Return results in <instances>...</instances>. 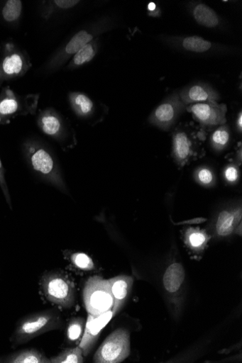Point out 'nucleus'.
<instances>
[{"label":"nucleus","mask_w":242,"mask_h":363,"mask_svg":"<svg viewBox=\"0 0 242 363\" xmlns=\"http://www.w3.org/2000/svg\"><path fill=\"white\" fill-rule=\"evenodd\" d=\"M21 151L34 177L61 193L69 194L57 155L45 141L38 137L28 138L23 142Z\"/></svg>","instance_id":"f257e3e1"},{"label":"nucleus","mask_w":242,"mask_h":363,"mask_svg":"<svg viewBox=\"0 0 242 363\" xmlns=\"http://www.w3.org/2000/svg\"><path fill=\"white\" fill-rule=\"evenodd\" d=\"M115 27L116 22L111 16H102L89 23L57 48L43 65L40 72L46 76L62 69L82 48Z\"/></svg>","instance_id":"f03ea898"},{"label":"nucleus","mask_w":242,"mask_h":363,"mask_svg":"<svg viewBox=\"0 0 242 363\" xmlns=\"http://www.w3.org/2000/svg\"><path fill=\"white\" fill-rule=\"evenodd\" d=\"M62 313L48 309L27 315L19 319L10 337L11 348L16 349L33 339L65 327Z\"/></svg>","instance_id":"7ed1b4c3"},{"label":"nucleus","mask_w":242,"mask_h":363,"mask_svg":"<svg viewBox=\"0 0 242 363\" xmlns=\"http://www.w3.org/2000/svg\"><path fill=\"white\" fill-rule=\"evenodd\" d=\"M207 132L194 123H182L172 132V155L180 168L205 155Z\"/></svg>","instance_id":"20e7f679"},{"label":"nucleus","mask_w":242,"mask_h":363,"mask_svg":"<svg viewBox=\"0 0 242 363\" xmlns=\"http://www.w3.org/2000/svg\"><path fill=\"white\" fill-rule=\"evenodd\" d=\"M40 291L48 303L61 309H71L77 303L75 281L62 269L45 271L40 277Z\"/></svg>","instance_id":"39448f33"},{"label":"nucleus","mask_w":242,"mask_h":363,"mask_svg":"<svg viewBox=\"0 0 242 363\" xmlns=\"http://www.w3.org/2000/svg\"><path fill=\"white\" fill-rule=\"evenodd\" d=\"M36 123L42 133L56 143L63 152L77 146L76 130L70 121L55 108L48 107L38 110Z\"/></svg>","instance_id":"423d86ee"},{"label":"nucleus","mask_w":242,"mask_h":363,"mask_svg":"<svg viewBox=\"0 0 242 363\" xmlns=\"http://www.w3.org/2000/svg\"><path fill=\"white\" fill-rule=\"evenodd\" d=\"M40 94H19L7 86L0 91V126L10 124L19 116H35Z\"/></svg>","instance_id":"0eeeda50"},{"label":"nucleus","mask_w":242,"mask_h":363,"mask_svg":"<svg viewBox=\"0 0 242 363\" xmlns=\"http://www.w3.org/2000/svg\"><path fill=\"white\" fill-rule=\"evenodd\" d=\"M32 68L28 53L15 43L6 42L0 55V87L6 82L25 76Z\"/></svg>","instance_id":"6e6552de"},{"label":"nucleus","mask_w":242,"mask_h":363,"mask_svg":"<svg viewBox=\"0 0 242 363\" xmlns=\"http://www.w3.org/2000/svg\"><path fill=\"white\" fill-rule=\"evenodd\" d=\"M83 301L88 314L93 316L112 311L114 300L109 281L98 276L90 277L84 285Z\"/></svg>","instance_id":"1a4fd4ad"},{"label":"nucleus","mask_w":242,"mask_h":363,"mask_svg":"<svg viewBox=\"0 0 242 363\" xmlns=\"http://www.w3.org/2000/svg\"><path fill=\"white\" fill-rule=\"evenodd\" d=\"M130 334L124 328H118L102 342L94 356L96 363H120L130 354Z\"/></svg>","instance_id":"9d476101"},{"label":"nucleus","mask_w":242,"mask_h":363,"mask_svg":"<svg viewBox=\"0 0 242 363\" xmlns=\"http://www.w3.org/2000/svg\"><path fill=\"white\" fill-rule=\"evenodd\" d=\"M67 101L75 115L92 125L101 122L109 111L106 106L97 104L88 94L82 91H69Z\"/></svg>","instance_id":"9b49d317"},{"label":"nucleus","mask_w":242,"mask_h":363,"mask_svg":"<svg viewBox=\"0 0 242 363\" xmlns=\"http://www.w3.org/2000/svg\"><path fill=\"white\" fill-rule=\"evenodd\" d=\"M186 110L191 113L204 130H211L226 123L227 107L218 102H207L187 106Z\"/></svg>","instance_id":"f8f14e48"},{"label":"nucleus","mask_w":242,"mask_h":363,"mask_svg":"<svg viewBox=\"0 0 242 363\" xmlns=\"http://www.w3.org/2000/svg\"><path fill=\"white\" fill-rule=\"evenodd\" d=\"M179 93L167 96L158 106L149 117V122L163 130L170 129L180 116L186 110Z\"/></svg>","instance_id":"ddd939ff"},{"label":"nucleus","mask_w":242,"mask_h":363,"mask_svg":"<svg viewBox=\"0 0 242 363\" xmlns=\"http://www.w3.org/2000/svg\"><path fill=\"white\" fill-rule=\"evenodd\" d=\"M165 42L179 50L192 54L210 55L229 50L221 45L205 40L198 36L169 37L165 39Z\"/></svg>","instance_id":"4468645a"},{"label":"nucleus","mask_w":242,"mask_h":363,"mask_svg":"<svg viewBox=\"0 0 242 363\" xmlns=\"http://www.w3.org/2000/svg\"><path fill=\"white\" fill-rule=\"evenodd\" d=\"M114 317L112 311L98 317L88 314L84 332L78 345L83 351L84 356H87L97 343L102 329L106 326Z\"/></svg>","instance_id":"2eb2a0df"},{"label":"nucleus","mask_w":242,"mask_h":363,"mask_svg":"<svg viewBox=\"0 0 242 363\" xmlns=\"http://www.w3.org/2000/svg\"><path fill=\"white\" fill-rule=\"evenodd\" d=\"M183 104L187 106L192 104L207 102H219L220 94L211 85L197 82L184 88L180 93Z\"/></svg>","instance_id":"dca6fc26"},{"label":"nucleus","mask_w":242,"mask_h":363,"mask_svg":"<svg viewBox=\"0 0 242 363\" xmlns=\"http://www.w3.org/2000/svg\"><path fill=\"white\" fill-rule=\"evenodd\" d=\"M109 281L114 300V305L112 309L114 317L126 304L132 289L133 279L128 276H119Z\"/></svg>","instance_id":"f3484780"},{"label":"nucleus","mask_w":242,"mask_h":363,"mask_svg":"<svg viewBox=\"0 0 242 363\" xmlns=\"http://www.w3.org/2000/svg\"><path fill=\"white\" fill-rule=\"evenodd\" d=\"M192 18L200 26L207 28H220L223 21L211 7L203 3H192L189 6Z\"/></svg>","instance_id":"a211bd4d"},{"label":"nucleus","mask_w":242,"mask_h":363,"mask_svg":"<svg viewBox=\"0 0 242 363\" xmlns=\"http://www.w3.org/2000/svg\"><path fill=\"white\" fill-rule=\"evenodd\" d=\"M80 3L79 0H43L39 4V14L43 21L48 22L70 11Z\"/></svg>","instance_id":"6ab92c4d"},{"label":"nucleus","mask_w":242,"mask_h":363,"mask_svg":"<svg viewBox=\"0 0 242 363\" xmlns=\"http://www.w3.org/2000/svg\"><path fill=\"white\" fill-rule=\"evenodd\" d=\"M99 45V38L94 39L78 51L72 59L67 62L63 69L66 72H74L90 62L97 55Z\"/></svg>","instance_id":"aec40b11"},{"label":"nucleus","mask_w":242,"mask_h":363,"mask_svg":"<svg viewBox=\"0 0 242 363\" xmlns=\"http://www.w3.org/2000/svg\"><path fill=\"white\" fill-rule=\"evenodd\" d=\"M62 254L72 270L83 272L95 270L96 266L93 259L85 252L65 250L62 251Z\"/></svg>","instance_id":"412c9836"},{"label":"nucleus","mask_w":242,"mask_h":363,"mask_svg":"<svg viewBox=\"0 0 242 363\" xmlns=\"http://www.w3.org/2000/svg\"><path fill=\"white\" fill-rule=\"evenodd\" d=\"M42 352L37 349H24L11 354L0 356V363H50Z\"/></svg>","instance_id":"4be33fe9"},{"label":"nucleus","mask_w":242,"mask_h":363,"mask_svg":"<svg viewBox=\"0 0 242 363\" xmlns=\"http://www.w3.org/2000/svg\"><path fill=\"white\" fill-rule=\"evenodd\" d=\"M241 208L220 213L216 224L217 235L222 238L231 235L238 223H241Z\"/></svg>","instance_id":"5701e85b"},{"label":"nucleus","mask_w":242,"mask_h":363,"mask_svg":"<svg viewBox=\"0 0 242 363\" xmlns=\"http://www.w3.org/2000/svg\"><path fill=\"white\" fill-rule=\"evenodd\" d=\"M186 277L184 267L181 263L175 262L167 269L163 278L165 289L170 293L180 290Z\"/></svg>","instance_id":"b1692460"},{"label":"nucleus","mask_w":242,"mask_h":363,"mask_svg":"<svg viewBox=\"0 0 242 363\" xmlns=\"http://www.w3.org/2000/svg\"><path fill=\"white\" fill-rule=\"evenodd\" d=\"M23 5L20 0H7L0 9L2 20L10 25H16L21 18Z\"/></svg>","instance_id":"393cba45"},{"label":"nucleus","mask_w":242,"mask_h":363,"mask_svg":"<svg viewBox=\"0 0 242 363\" xmlns=\"http://www.w3.org/2000/svg\"><path fill=\"white\" fill-rule=\"evenodd\" d=\"M85 325V321L82 318H73L68 320L65 328V341L67 345H79Z\"/></svg>","instance_id":"a878e982"},{"label":"nucleus","mask_w":242,"mask_h":363,"mask_svg":"<svg viewBox=\"0 0 242 363\" xmlns=\"http://www.w3.org/2000/svg\"><path fill=\"white\" fill-rule=\"evenodd\" d=\"M209 242V237L203 230L197 228L188 230L186 243L194 251H201Z\"/></svg>","instance_id":"bb28decb"},{"label":"nucleus","mask_w":242,"mask_h":363,"mask_svg":"<svg viewBox=\"0 0 242 363\" xmlns=\"http://www.w3.org/2000/svg\"><path fill=\"white\" fill-rule=\"evenodd\" d=\"M50 361L51 363H82L84 362L83 351L79 346L67 348L51 357Z\"/></svg>","instance_id":"cd10ccee"},{"label":"nucleus","mask_w":242,"mask_h":363,"mask_svg":"<svg viewBox=\"0 0 242 363\" xmlns=\"http://www.w3.org/2000/svg\"><path fill=\"white\" fill-rule=\"evenodd\" d=\"M230 139L229 127L226 124H224L214 130L211 138V143L215 150L220 152L226 149Z\"/></svg>","instance_id":"c85d7f7f"},{"label":"nucleus","mask_w":242,"mask_h":363,"mask_svg":"<svg viewBox=\"0 0 242 363\" xmlns=\"http://www.w3.org/2000/svg\"><path fill=\"white\" fill-rule=\"evenodd\" d=\"M0 189L4 195L6 203L11 211H13V204L9 187L6 177V169L4 167L1 158H0Z\"/></svg>","instance_id":"c756f323"},{"label":"nucleus","mask_w":242,"mask_h":363,"mask_svg":"<svg viewBox=\"0 0 242 363\" xmlns=\"http://www.w3.org/2000/svg\"><path fill=\"white\" fill-rule=\"evenodd\" d=\"M196 178L202 185L209 186L214 182V175L209 168H201L196 172Z\"/></svg>","instance_id":"7c9ffc66"},{"label":"nucleus","mask_w":242,"mask_h":363,"mask_svg":"<svg viewBox=\"0 0 242 363\" xmlns=\"http://www.w3.org/2000/svg\"><path fill=\"white\" fill-rule=\"evenodd\" d=\"M238 169L237 164L231 162L228 164L224 172V177L229 183H234L238 179Z\"/></svg>","instance_id":"2f4dec72"},{"label":"nucleus","mask_w":242,"mask_h":363,"mask_svg":"<svg viewBox=\"0 0 242 363\" xmlns=\"http://www.w3.org/2000/svg\"><path fill=\"white\" fill-rule=\"evenodd\" d=\"M148 15L152 17L158 18L162 14L161 10L158 5L153 2H151L148 6Z\"/></svg>","instance_id":"473e14b6"},{"label":"nucleus","mask_w":242,"mask_h":363,"mask_svg":"<svg viewBox=\"0 0 242 363\" xmlns=\"http://www.w3.org/2000/svg\"><path fill=\"white\" fill-rule=\"evenodd\" d=\"M237 129L241 132L242 129V113L241 111L238 113V116L236 119Z\"/></svg>","instance_id":"72a5a7b5"}]
</instances>
